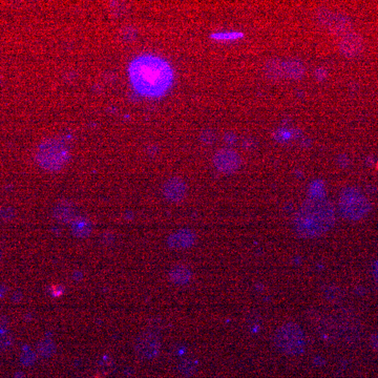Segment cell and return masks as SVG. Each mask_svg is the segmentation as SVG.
<instances>
[{"label": "cell", "instance_id": "52a82bcc", "mask_svg": "<svg viewBox=\"0 0 378 378\" xmlns=\"http://www.w3.org/2000/svg\"><path fill=\"white\" fill-rule=\"evenodd\" d=\"M212 161L216 169L226 174L235 172L242 164V160L239 154L229 148H223L218 150L217 153H215Z\"/></svg>", "mask_w": 378, "mask_h": 378}, {"label": "cell", "instance_id": "7c38bea8", "mask_svg": "<svg viewBox=\"0 0 378 378\" xmlns=\"http://www.w3.org/2000/svg\"><path fill=\"white\" fill-rule=\"evenodd\" d=\"M265 74L270 80H281L284 78L283 61L270 60L265 66Z\"/></svg>", "mask_w": 378, "mask_h": 378}, {"label": "cell", "instance_id": "6da1fadb", "mask_svg": "<svg viewBox=\"0 0 378 378\" xmlns=\"http://www.w3.org/2000/svg\"><path fill=\"white\" fill-rule=\"evenodd\" d=\"M129 77L140 94L159 97L171 85L173 73L170 65L161 58L141 56L129 65Z\"/></svg>", "mask_w": 378, "mask_h": 378}, {"label": "cell", "instance_id": "2e32d148", "mask_svg": "<svg viewBox=\"0 0 378 378\" xmlns=\"http://www.w3.org/2000/svg\"><path fill=\"white\" fill-rule=\"evenodd\" d=\"M372 272H373V277H374L375 282L378 284V258L376 259V262H375L374 265H373V270H372Z\"/></svg>", "mask_w": 378, "mask_h": 378}, {"label": "cell", "instance_id": "5b68a950", "mask_svg": "<svg viewBox=\"0 0 378 378\" xmlns=\"http://www.w3.org/2000/svg\"><path fill=\"white\" fill-rule=\"evenodd\" d=\"M371 204L364 192L354 187L344 188L338 199V211L340 215L349 221H360L366 217Z\"/></svg>", "mask_w": 378, "mask_h": 378}, {"label": "cell", "instance_id": "8992f818", "mask_svg": "<svg viewBox=\"0 0 378 378\" xmlns=\"http://www.w3.org/2000/svg\"><path fill=\"white\" fill-rule=\"evenodd\" d=\"M317 18L325 28L336 34H344L346 35V34L350 33L349 31L352 28L351 21L348 19V17L329 10H319L317 13Z\"/></svg>", "mask_w": 378, "mask_h": 378}, {"label": "cell", "instance_id": "ba28073f", "mask_svg": "<svg viewBox=\"0 0 378 378\" xmlns=\"http://www.w3.org/2000/svg\"><path fill=\"white\" fill-rule=\"evenodd\" d=\"M365 48L364 39L354 33H348L339 42L340 53L348 58H354L359 56Z\"/></svg>", "mask_w": 378, "mask_h": 378}, {"label": "cell", "instance_id": "30bf717a", "mask_svg": "<svg viewBox=\"0 0 378 378\" xmlns=\"http://www.w3.org/2000/svg\"><path fill=\"white\" fill-rule=\"evenodd\" d=\"M196 242V234L191 230H179L168 239V245L172 248L183 249L191 247Z\"/></svg>", "mask_w": 378, "mask_h": 378}, {"label": "cell", "instance_id": "4fadbf2b", "mask_svg": "<svg viewBox=\"0 0 378 378\" xmlns=\"http://www.w3.org/2000/svg\"><path fill=\"white\" fill-rule=\"evenodd\" d=\"M170 279L174 284L184 285L187 284L191 279V273L187 268L185 267H175L170 272Z\"/></svg>", "mask_w": 378, "mask_h": 378}, {"label": "cell", "instance_id": "9a60e30c", "mask_svg": "<svg viewBox=\"0 0 378 378\" xmlns=\"http://www.w3.org/2000/svg\"><path fill=\"white\" fill-rule=\"evenodd\" d=\"M207 134L208 136H204V134H201V141H203L205 143H207V144H209V143H212L213 140H214V134L212 131H207Z\"/></svg>", "mask_w": 378, "mask_h": 378}, {"label": "cell", "instance_id": "3957f363", "mask_svg": "<svg viewBox=\"0 0 378 378\" xmlns=\"http://www.w3.org/2000/svg\"><path fill=\"white\" fill-rule=\"evenodd\" d=\"M70 159V150L60 139H47L38 146L36 161L45 170L56 171L67 163Z\"/></svg>", "mask_w": 378, "mask_h": 378}, {"label": "cell", "instance_id": "5bb4252c", "mask_svg": "<svg viewBox=\"0 0 378 378\" xmlns=\"http://www.w3.org/2000/svg\"><path fill=\"white\" fill-rule=\"evenodd\" d=\"M55 214H56V217L59 218V220L67 221V220H70V217L72 216V209L67 204L59 205L56 208Z\"/></svg>", "mask_w": 378, "mask_h": 378}, {"label": "cell", "instance_id": "8fae6325", "mask_svg": "<svg viewBox=\"0 0 378 378\" xmlns=\"http://www.w3.org/2000/svg\"><path fill=\"white\" fill-rule=\"evenodd\" d=\"M284 78L300 79L305 75V66L301 62L296 60H289L283 62Z\"/></svg>", "mask_w": 378, "mask_h": 378}, {"label": "cell", "instance_id": "7a4b0ae2", "mask_svg": "<svg viewBox=\"0 0 378 378\" xmlns=\"http://www.w3.org/2000/svg\"><path fill=\"white\" fill-rule=\"evenodd\" d=\"M335 220V209L329 200L323 197L308 198L294 216V230L301 239H317L331 230Z\"/></svg>", "mask_w": 378, "mask_h": 378}, {"label": "cell", "instance_id": "9c48e42d", "mask_svg": "<svg viewBox=\"0 0 378 378\" xmlns=\"http://www.w3.org/2000/svg\"><path fill=\"white\" fill-rule=\"evenodd\" d=\"M164 197L173 203H178L187 195V185L180 178L168 180L163 186Z\"/></svg>", "mask_w": 378, "mask_h": 378}, {"label": "cell", "instance_id": "277c9868", "mask_svg": "<svg viewBox=\"0 0 378 378\" xmlns=\"http://www.w3.org/2000/svg\"><path fill=\"white\" fill-rule=\"evenodd\" d=\"M273 342L276 349L286 355H299L307 346L306 334L301 328L294 323H287L276 330Z\"/></svg>", "mask_w": 378, "mask_h": 378}]
</instances>
